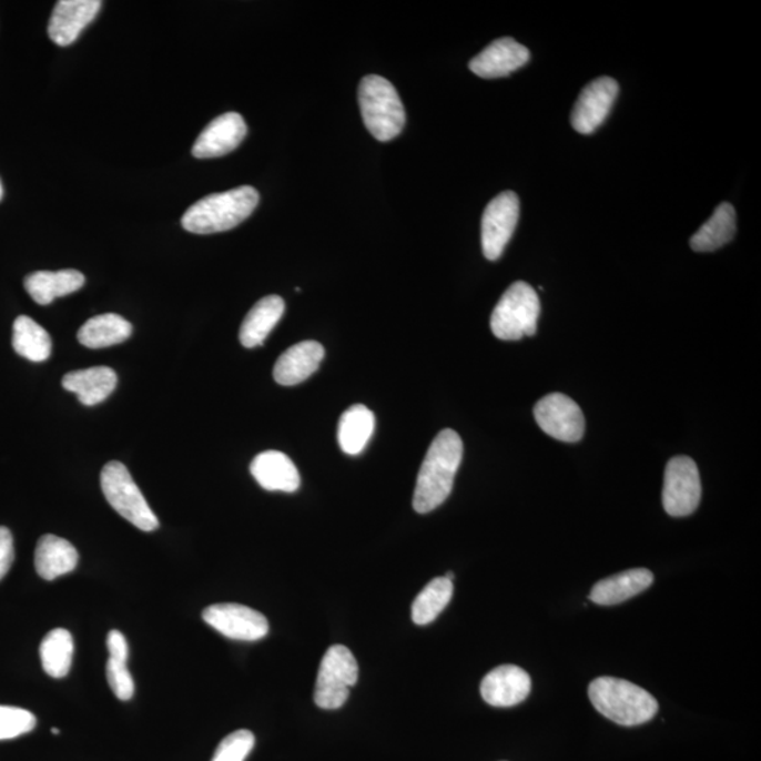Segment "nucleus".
Returning <instances> with one entry per match:
<instances>
[{
    "label": "nucleus",
    "instance_id": "f257e3e1",
    "mask_svg": "<svg viewBox=\"0 0 761 761\" xmlns=\"http://www.w3.org/2000/svg\"><path fill=\"white\" fill-rule=\"evenodd\" d=\"M463 460V440L455 430L445 429L432 442L418 474L414 509L429 514L439 508L451 494Z\"/></svg>",
    "mask_w": 761,
    "mask_h": 761
},
{
    "label": "nucleus",
    "instance_id": "f03ea898",
    "mask_svg": "<svg viewBox=\"0 0 761 761\" xmlns=\"http://www.w3.org/2000/svg\"><path fill=\"white\" fill-rule=\"evenodd\" d=\"M258 202V192L248 185L205 196L185 212L182 227L194 234L227 232L246 221Z\"/></svg>",
    "mask_w": 761,
    "mask_h": 761
},
{
    "label": "nucleus",
    "instance_id": "7ed1b4c3",
    "mask_svg": "<svg viewBox=\"0 0 761 761\" xmlns=\"http://www.w3.org/2000/svg\"><path fill=\"white\" fill-rule=\"evenodd\" d=\"M593 708L622 727H638L651 721L659 711L656 698L627 680L599 677L588 688Z\"/></svg>",
    "mask_w": 761,
    "mask_h": 761
},
{
    "label": "nucleus",
    "instance_id": "20e7f679",
    "mask_svg": "<svg viewBox=\"0 0 761 761\" xmlns=\"http://www.w3.org/2000/svg\"><path fill=\"white\" fill-rule=\"evenodd\" d=\"M364 124L379 142H390L403 133L406 114L393 83L379 75L364 77L358 87Z\"/></svg>",
    "mask_w": 761,
    "mask_h": 761
},
{
    "label": "nucleus",
    "instance_id": "39448f33",
    "mask_svg": "<svg viewBox=\"0 0 761 761\" xmlns=\"http://www.w3.org/2000/svg\"><path fill=\"white\" fill-rule=\"evenodd\" d=\"M540 301L536 291L524 281L509 286L491 316V331L500 341L516 342L535 336L538 331Z\"/></svg>",
    "mask_w": 761,
    "mask_h": 761
},
{
    "label": "nucleus",
    "instance_id": "423d86ee",
    "mask_svg": "<svg viewBox=\"0 0 761 761\" xmlns=\"http://www.w3.org/2000/svg\"><path fill=\"white\" fill-rule=\"evenodd\" d=\"M101 487L111 507L135 528L143 531L159 529L158 516L150 508L124 464L108 463L101 473Z\"/></svg>",
    "mask_w": 761,
    "mask_h": 761
},
{
    "label": "nucleus",
    "instance_id": "0eeeda50",
    "mask_svg": "<svg viewBox=\"0 0 761 761\" xmlns=\"http://www.w3.org/2000/svg\"><path fill=\"white\" fill-rule=\"evenodd\" d=\"M358 680L356 657L346 646H332L323 656L315 687V702L322 709H338L347 702Z\"/></svg>",
    "mask_w": 761,
    "mask_h": 761
},
{
    "label": "nucleus",
    "instance_id": "6e6552de",
    "mask_svg": "<svg viewBox=\"0 0 761 761\" xmlns=\"http://www.w3.org/2000/svg\"><path fill=\"white\" fill-rule=\"evenodd\" d=\"M700 471L692 458L672 457L667 463L663 487V507L672 518L694 514L701 503Z\"/></svg>",
    "mask_w": 761,
    "mask_h": 761
},
{
    "label": "nucleus",
    "instance_id": "1a4fd4ad",
    "mask_svg": "<svg viewBox=\"0 0 761 761\" xmlns=\"http://www.w3.org/2000/svg\"><path fill=\"white\" fill-rule=\"evenodd\" d=\"M519 221V197L513 191L503 192L488 203L481 223L483 252L489 262L503 255Z\"/></svg>",
    "mask_w": 761,
    "mask_h": 761
},
{
    "label": "nucleus",
    "instance_id": "9d476101",
    "mask_svg": "<svg viewBox=\"0 0 761 761\" xmlns=\"http://www.w3.org/2000/svg\"><path fill=\"white\" fill-rule=\"evenodd\" d=\"M202 618L219 633L240 642H257L270 632L267 618L244 605H211L203 611Z\"/></svg>",
    "mask_w": 761,
    "mask_h": 761
},
{
    "label": "nucleus",
    "instance_id": "9b49d317",
    "mask_svg": "<svg viewBox=\"0 0 761 761\" xmlns=\"http://www.w3.org/2000/svg\"><path fill=\"white\" fill-rule=\"evenodd\" d=\"M535 419L552 439L576 443L582 439L586 419L575 400L565 394H550L535 406Z\"/></svg>",
    "mask_w": 761,
    "mask_h": 761
},
{
    "label": "nucleus",
    "instance_id": "f8f14e48",
    "mask_svg": "<svg viewBox=\"0 0 761 761\" xmlns=\"http://www.w3.org/2000/svg\"><path fill=\"white\" fill-rule=\"evenodd\" d=\"M619 93L618 82L601 77L584 88L571 113L572 128L581 134H591L607 120Z\"/></svg>",
    "mask_w": 761,
    "mask_h": 761
},
{
    "label": "nucleus",
    "instance_id": "ddd939ff",
    "mask_svg": "<svg viewBox=\"0 0 761 761\" xmlns=\"http://www.w3.org/2000/svg\"><path fill=\"white\" fill-rule=\"evenodd\" d=\"M246 134L247 124L242 114L224 113L203 130L192 148V155L201 160L223 158L236 150Z\"/></svg>",
    "mask_w": 761,
    "mask_h": 761
},
{
    "label": "nucleus",
    "instance_id": "4468645a",
    "mask_svg": "<svg viewBox=\"0 0 761 761\" xmlns=\"http://www.w3.org/2000/svg\"><path fill=\"white\" fill-rule=\"evenodd\" d=\"M531 691L528 672L518 666L504 664L488 672L481 682L484 701L491 707L510 708L524 702Z\"/></svg>",
    "mask_w": 761,
    "mask_h": 761
},
{
    "label": "nucleus",
    "instance_id": "2eb2a0df",
    "mask_svg": "<svg viewBox=\"0 0 761 761\" xmlns=\"http://www.w3.org/2000/svg\"><path fill=\"white\" fill-rule=\"evenodd\" d=\"M529 50L518 41L504 38L493 41L481 53L470 61V70L479 78L495 80L513 74L528 64Z\"/></svg>",
    "mask_w": 761,
    "mask_h": 761
},
{
    "label": "nucleus",
    "instance_id": "dca6fc26",
    "mask_svg": "<svg viewBox=\"0 0 761 761\" xmlns=\"http://www.w3.org/2000/svg\"><path fill=\"white\" fill-rule=\"evenodd\" d=\"M101 8L102 2L99 0H60L51 14L50 39L61 47L74 43L82 30L93 22Z\"/></svg>",
    "mask_w": 761,
    "mask_h": 761
},
{
    "label": "nucleus",
    "instance_id": "f3484780",
    "mask_svg": "<svg viewBox=\"0 0 761 761\" xmlns=\"http://www.w3.org/2000/svg\"><path fill=\"white\" fill-rule=\"evenodd\" d=\"M325 358V348L317 342L295 344L281 354L274 367V379L284 387L304 383L314 375Z\"/></svg>",
    "mask_w": 761,
    "mask_h": 761
},
{
    "label": "nucleus",
    "instance_id": "a211bd4d",
    "mask_svg": "<svg viewBox=\"0 0 761 761\" xmlns=\"http://www.w3.org/2000/svg\"><path fill=\"white\" fill-rule=\"evenodd\" d=\"M250 471L260 487L267 491L295 493L301 487L298 468L281 451L260 453L254 457Z\"/></svg>",
    "mask_w": 761,
    "mask_h": 761
},
{
    "label": "nucleus",
    "instance_id": "6ab92c4d",
    "mask_svg": "<svg viewBox=\"0 0 761 761\" xmlns=\"http://www.w3.org/2000/svg\"><path fill=\"white\" fill-rule=\"evenodd\" d=\"M61 384L68 393L75 394L82 405L95 406L116 389L118 374L111 367L77 369L65 374Z\"/></svg>",
    "mask_w": 761,
    "mask_h": 761
},
{
    "label": "nucleus",
    "instance_id": "aec40b11",
    "mask_svg": "<svg viewBox=\"0 0 761 761\" xmlns=\"http://www.w3.org/2000/svg\"><path fill=\"white\" fill-rule=\"evenodd\" d=\"M655 576L646 568H633L619 572L612 577L605 578L593 586L590 598L592 602L602 607L622 603L628 599L639 596L640 592L648 590L653 584Z\"/></svg>",
    "mask_w": 761,
    "mask_h": 761
},
{
    "label": "nucleus",
    "instance_id": "412c9836",
    "mask_svg": "<svg viewBox=\"0 0 761 761\" xmlns=\"http://www.w3.org/2000/svg\"><path fill=\"white\" fill-rule=\"evenodd\" d=\"M85 285V276L77 270L38 271L26 276L24 288L39 305H50L61 296L74 294Z\"/></svg>",
    "mask_w": 761,
    "mask_h": 761
},
{
    "label": "nucleus",
    "instance_id": "4be33fe9",
    "mask_svg": "<svg viewBox=\"0 0 761 761\" xmlns=\"http://www.w3.org/2000/svg\"><path fill=\"white\" fill-rule=\"evenodd\" d=\"M78 551L70 541L55 535H44L35 547V571L47 581L74 571L78 565Z\"/></svg>",
    "mask_w": 761,
    "mask_h": 761
},
{
    "label": "nucleus",
    "instance_id": "5701e85b",
    "mask_svg": "<svg viewBox=\"0 0 761 761\" xmlns=\"http://www.w3.org/2000/svg\"><path fill=\"white\" fill-rule=\"evenodd\" d=\"M285 312V302L276 295L265 296L252 307L240 327V343L244 347L262 346Z\"/></svg>",
    "mask_w": 761,
    "mask_h": 761
},
{
    "label": "nucleus",
    "instance_id": "b1692460",
    "mask_svg": "<svg viewBox=\"0 0 761 761\" xmlns=\"http://www.w3.org/2000/svg\"><path fill=\"white\" fill-rule=\"evenodd\" d=\"M737 233V211L731 203H721L713 215L691 237V248L697 253L716 252L731 242Z\"/></svg>",
    "mask_w": 761,
    "mask_h": 761
},
{
    "label": "nucleus",
    "instance_id": "393cba45",
    "mask_svg": "<svg viewBox=\"0 0 761 761\" xmlns=\"http://www.w3.org/2000/svg\"><path fill=\"white\" fill-rule=\"evenodd\" d=\"M132 323L116 314L93 316L78 331V342L88 348H105L132 336Z\"/></svg>",
    "mask_w": 761,
    "mask_h": 761
},
{
    "label": "nucleus",
    "instance_id": "a878e982",
    "mask_svg": "<svg viewBox=\"0 0 761 761\" xmlns=\"http://www.w3.org/2000/svg\"><path fill=\"white\" fill-rule=\"evenodd\" d=\"M375 416L364 405H353L338 422L337 440L346 455L357 456L374 434Z\"/></svg>",
    "mask_w": 761,
    "mask_h": 761
},
{
    "label": "nucleus",
    "instance_id": "bb28decb",
    "mask_svg": "<svg viewBox=\"0 0 761 761\" xmlns=\"http://www.w3.org/2000/svg\"><path fill=\"white\" fill-rule=\"evenodd\" d=\"M14 352L33 363H43L53 352L49 332L29 316H19L13 323Z\"/></svg>",
    "mask_w": 761,
    "mask_h": 761
},
{
    "label": "nucleus",
    "instance_id": "cd10ccee",
    "mask_svg": "<svg viewBox=\"0 0 761 761\" xmlns=\"http://www.w3.org/2000/svg\"><path fill=\"white\" fill-rule=\"evenodd\" d=\"M74 639L67 629H54L40 645V659L43 669L53 679H62L71 670L74 659Z\"/></svg>",
    "mask_w": 761,
    "mask_h": 761
},
{
    "label": "nucleus",
    "instance_id": "c85d7f7f",
    "mask_svg": "<svg viewBox=\"0 0 761 761\" xmlns=\"http://www.w3.org/2000/svg\"><path fill=\"white\" fill-rule=\"evenodd\" d=\"M453 592L455 586L446 577L432 580L412 603V620L420 627L434 622L451 601Z\"/></svg>",
    "mask_w": 761,
    "mask_h": 761
},
{
    "label": "nucleus",
    "instance_id": "c756f323",
    "mask_svg": "<svg viewBox=\"0 0 761 761\" xmlns=\"http://www.w3.org/2000/svg\"><path fill=\"white\" fill-rule=\"evenodd\" d=\"M38 719L22 708L0 706V740L22 737L33 731Z\"/></svg>",
    "mask_w": 761,
    "mask_h": 761
},
{
    "label": "nucleus",
    "instance_id": "7c9ffc66",
    "mask_svg": "<svg viewBox=\"0 0 761 761\" xmlns=\"http://www.w3.org/2000/svg\"><path fill=\"white\" fill-rule=\"evenodd\" d=\"M254 744V734L246 729L233 732L219 744L212 761H246Z\"/></svg>",
    "mask_w": 761,
    "mask_h": 761
},
{
    "label": "nucleus",
    "instance_id": "2f4dec72",
    "mask_svg": "<svg viewBox=\"0 0 761 761\" xmlns=\"http://www.w3.org/2000/svg\"><path fill=\"white\" fill-rule=\"evenodd\" d=\"M106 679L119 700H132L134 696V681L128 669V663H120V661L109 659Z\"/></svg>",
    "mask_w": 761,
    "mask_h": 761
},
{
    "label": "nucleus",
    "instance_id": "473e14b6",
    "mask_svg": "<svg viewBox=\"0 0 761 761\" xmlns=\"http://www.w3.org/2000/svg\"><path fill=\"white\" fill-rule=\"evenodd\" d=\"M14 561V546L12 531L0 526V580L7 577Z\"/></svg>",
    "mask_w": 761,
    "mask_h": 761
},
{
    "label": "nucleus",
    "instance_id": "72a5a7b5",
    "mask_svg": "<svg viewBox=\"0 0 761 761\" xmlns=\"http://www.w3.org/2000/svg\"><path fill=\"white\" fill-rule=\"evenodd\" d=\"M108 650L109 659L120 661V663H128L129 660V646H128V640L124 638L122 633L119 632V630H112L111 633L108 635Z\"/></svg>",
    "mask_w": 761,
    "mask_h": 761
},
{
    "label": "nucleus",
    "instance_id": "f704fd0d",
    "mask_svg": "<svg viewBox=\"0 0 761 761\" xmlns=\"http://www.w3.org/2000/svg\"><path fill=\"white\" fill-rule=\"evenodd\" d=\"M445 577L447 578V580H450V581L455 580V575H453V572H447V575Z\"/></svg>",
    "mask_w": 761,
    "mask_h": 761
},
{
    "label": "nucleus",
    "instance_id": "c9c22d12",
    "mask_svg": "<svg viewBox=\"0 0 761 761\" xmlns=\"http://www.w3.org/2000/svg\"><path fill=\"white\" fill-rule=\"evenodd\" d=\"M2 197H3V185H2V181H0V201H2Z\"/></svg>",
    "mask_w": 761,
    "mask_h": 761
},
{
    "label": "nucleus",
    "instance_id": "e433bc0d",
    "mask_svg": "<svg viewBox=\"0 0 761 761\" xmlns=\"http://www.w3.org/2000/svg\"><path fill=\"white\" fill-rule=\"evenodd\" d=\"M53 733H54V734H59V733H60L59 729L54 728V729H53Z\"/></svg>",
    "mask_w": 761,
    "mask_h": 761
}]
</instances>
